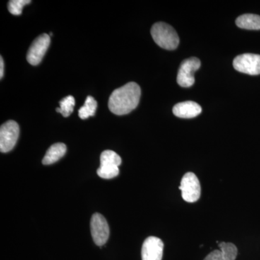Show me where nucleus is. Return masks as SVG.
<instances>
[{
    "mask_svg": "<svg viewBox=\"0 0 260 260\" xmlns=\"http://www.w3.org/2000/svg\"><path fill=\"white\" fill-rule=\"evenodd\" d=\"M141 89L136 83H126L113 91L109 99V110L116 115H125L139 104Z\"/></svg>",
    "mask_w": 260,
    "mask_h": 260,
    "instance_id": "f257e3e1",
    "label": "nucleus"
},
{
    "mask_svg": "<svg viewBox=\"0 0 260 260\" xmlns=\"http://www.w3.org/2000/svg\"><path fill=\"white\" fill-rule=\"evenodd\" d=\"M150 32L154 42L162 49L174 50L179 46V36L174 28L169 24L162 22L155 23Z\"/></svg>",
    "mask_w": 260,
    "mask_h": 260,
    "instance_id": "f03ea898",
    "label": "nucleus"
},
{
    "mask_svg": "<svg viewBox=\"0 0 260 260\" xmlns=\"http://www.w3.org/2000/svg\"><path fill=\"white\" fill-rule=\"evenodd\" d=\"M100 162V168L97 171L99 177L110 179L119 175L121 158L115 152L109 150L103 152L101 154Z\"/></svg>",
    "mask_w": 260,
    "mask_h": 260,
    "instance_id": "7ed1b4c3",
    "label": "nucleus"
},
{
    "mask_svg": "<svg viewBox=\"0 0 260 260\" xmlns=\"http://www.w3.org/2000/svg\"><path fill=\"white\" fill-rule=\"evenodd\" d=\"M20 127L18 123L10 120L0 128V150L2 153H8L13 150L18 141Z\"/></svg>",
    "mask_w": 260,
    "mask_h": 260,
    "instance_id": "20e7f679",
    "label": "nucleus"
},
{
    "mask_svg": "<svg viewBox=\"0 0 260 260\" xmlns=\"http://www.w3.org/2000/svg\"><path fill=\"white\" fill-rule=\"evenodd\" d=\"M179 189L181 197L187 203H195L201 195V186L199 179L194 173L188 172L182 177Z\"/></svg>",
    "mask_w": 260,
    "mask_h": 260,
    "instance_id": "39448f33",
    "label": "nucleus"
},
{
    "mask_svg": "<svg viewBox=\"0 0 260 260\" xmlns=\"http://www.w3.org/2000/svg\"><path fill=\"white\" fill-rule=\"evenodd\" d=\"M201 62L199 59L191 57L181 62L177 75V83L183 88H189L194 83V73L200 69Z\"/></svg>",
    "mask_w": 260,
    "mask_h": 260,
    "instance_id": "423d86ee",
    "label": "nucleus"
},
{
    "mask_svg": "<svg viewBox=\"0 0 260 260\" xmlns=\"http://www.w3.org/2000/svg\"><path fill=\"white\" fill-rule=\"evenodd\" d=\"M50 36L44 34L34 40L29 48L28 54H27V61H28L29 64L34 66L40 64L47 52L48 48L50 45Z\"/></svg>",
    "mask_w": 260,
    "mask_h": 260,
    "instance_id": "0eeeda50",
    "label": "nucleus"
},
{
    "mask_svg": "<svg viewBox=\"0 0 260 260\" xmlns=\"http://www.w3.org/2000/svg\"><path fill=\"white\" fill-rule=\"evenodd\" d=\"M234 69L240 73L250 75L260 74V55L254 54H243L234 59Z\"/></svg>",
    "mask_w": 260,
    "mask_h": 260,
    "instance_id": "6e6552de",
    "label": "nucleus"
},
{
    "mask_svg": "<svg viewBox=\"0 0 260 260\" xmlns=\"http://www.w3.org/2000/svg\"><path fill=\"white\" fill-rule=\"evenodd\" d=\"M90 231L95 244L104 245L109 237V227L106 218L99 213H95L90 220Z\"/></svg>",
    "mask_w": 260,
    "mask_h": 260,
    "instance_id": "1a4fd4ad",
    "label": "nucleus"
},
{
    "mask_svg": "<svg viewBox=\"0 0 260 260\" xmlns=\"http://www.w3.org/2000/svg\"><path fill=\"white\" fill-rule=\"evenodd\" d=\"M164 243L158 238L150 237L145 239L142 246V259L161 260Z\"/></svg>",
    "mask_w": 260,
    "mask_h": 260,
    "instance_id": "9d476101",
    "label": "nucleus"
},
{
    "mask_svg": "<svg viewBox=\"0 0 260 260\" xmlns=\"http://www.w3.org/2000/svg\"><path fill=\"white\" fill-rule=\"evenodd\" d=\"M202 112V107L194 102H184L176 104L173 108L174 115L184 119H191L200 115Z\"/></svg>",
    "mask_w": 260,
    "mask_h": 260,
    "instance_id": "9b49d317",
    "label": "nucleus"
},
{
    "mask_svg": "<svg viewBox=\"0 0 260 260\" xmlns=\"http://www.w3.org/2000/svg\"><path fill=\"white\" fill-rule=\"evenodd\" d=\"M218 250L210 253L204 260H235L237 256V248L232 243L221 242Z\"/></svg>",
    "mask_w": 260,
    "mask_h": 260,
    "instance_id": "f8f14e48",
    "label": "nucleus"
},
{
    "mask_svg": "<svg viewBox=\"0 0 260 260\" xmlns=\"http://www.w3.org/2000/svg\"><path fill=\"white\" fill-rule=\"evenodd\" d=\"M67 152V147L64 143H58L51 145L48 149L45 156L43 158L44 165H51L62 158Z\"/></svg>",
    "mask_w": 260,
    "mask_h": 260,
    "instance_id": "ddd939ff",
    "label": "nucleus"
},
{
    "mask_svg": "<svg viewBox=\"0 0 260 260\" xmlns=\"http://www.w3.org/2000/svg\"><path fill=\"white\" fill-rule=\"evenodd\" d=\"M239 28L246 30H260V16L254 14L241 15L236 20Z\"/></svg>",
    "mask_w": 260,
    "mask_h": 260,
    "instance_id": "4468645a",
    "label": "nucleus"
},
{
    "mask_svg": "<svg viewBox=\"0 0 260 260\" xmlns=\"http://www.w3.org/2000/svg\"><path fill=\"white\" fill-rule=\"evenodd\" d=\"M96 109V101L94 99L93 97L90 96V95H89V96L87 97L84 106L80 108L79 111H78V115H79L80 119H88L90 116H93L95 115Z\"/></svg>",
    "mask_w": 260,
    "mask_h": 260,
    "instance_id": "2eb2a0df",
    "label": "nucleus"
},
{
    "mask_svg": "<svg viewBox=\"0 0 260 260\" xmlns=\"http://www.w3.org/2000/svg\"><path fill=\"white\" fill-rule=\"evenodd\" d=\"M60 107L56 109V112L60 113L64 117H68L73 112L75 105L74 97L72 95L64 98L59 102Z\"/></svg>",
    "mask_w": 260,
    "mask_h": 260,
    "instance_id": "dca6fc26",
    "label": "nucleus"
},
{
    "mask_svg": "<svg viewBox=\"0 0 260 260\" xmlns=\"http://www.w3.org/2000/svg\"><path fill=\"white\" fill-rule=\"evenodd\" d=\"M30 3V0H11L8 3V10L11 14L21 15L23 7Z\"/></svg>",
    "mask_w": 260,
    "mask_h": 260,
    "instance_id": "f3484780",
    "label": "nucleus"
},
{
    "mask_svg": "<svg viewBox=\"0 0 260 260\" xmlns=\"http://www.w3.org/2000/svg\"><path fill=\"white\" fill-rule=\"evenodd\" d=\"M4 75V61H3V57H0V78H3Z\"/></svg>",
    "mask_w": 260,
    "mask_h": 260,
    "instance_id": "a211bd4d",
    "label": "nucleus"
}]
</instances>
